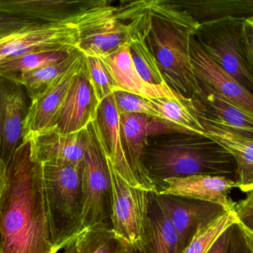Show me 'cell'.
<instances>
[{
	"instance_id": "obj_16",
	"label": "cell",
	"mask_w": 253,
	"mask_h": 253,
	"mask_svg": "<svg viewBox=\"0 0 253 253\" xmlns=\"http://www.w3.org/2000/svg\"><path fill=\"white\" fill-rule=\"evenodd\" d=\"M153 118L140 114L120 115L121 140L128 164L143 189L157 192L156 186L145 167V155L152 134Z\"/></svg>"
},
{
	"instance_id": "obj_22",
	"label": "cell",
	"mask_w": 253,
	"mask_h": 253,
	"mask_svg": "<svg viewBox=\"0 0 253 253\" xmlns=\"http://www.w3.org/2000/svg\"><path fill=\"white\" fill-rule=\"evenodd\" d=\"M32 157L39 162L65 161L81 165L85 153V131L62 134L57 128L30 140Z\"/></svg>"
},
{
	"instance_id": "obj_20",
	"label": "cell",
	"mask_w": 253,
	"mask_h": 253,
	"mask_svg": "<svg viewBox=\"0 0 253 253\" xmlns=\"http://www.w3.org/2000/svg\"><path fill=\"white\" fill-rule=\"evenodd\" d=\"M199 118L205 128L204 134L224 148L235 159L237 188L247 193L253 191V137Z\"/></svg>"
},
{
	"instance_id": "obj_10",
	"label": "cell",
	"mask_w": 253,
	"mask_h": 253,
	"mask_svg": "<svg viewBox=\"0 0 253 253\" xmlns=\"http://www.w3.org/2000/svg\"><path fill=\"white\" fill-rule=\"evenodd\" d=\"M88 1L1 0L0 35L29 26L76 18Z\"/></svg>"
},
{
	"instance_id": "obj_15",
	"label": "cell",
	"mask_w": 253,
	"mask_h": 253,
	"mask_svg": "<svg viewBox=\"0 0 253 253\" xmlns=\"http://www.w3.org/2000/svg\"><path fill=\"white\" fill-rule=\"evenodd\" d=\"M237 188L235 180L222 176L198 175L170 177L157 184V194L192 198L220 204L228 210H234L236 203L229 194Z\"/></svg>"
},
{
	"instance_id": "obj_18",
	"label": "cell",
	"mask_w": 253,
	"mask_h": 253,
	"mask_svg": "<svg viewBox=\"0 0 253 253\" xmlns=\"http://www.w3.org/2000/svg\"><path fill=\"white\" fill-rule=\"evenodd\" d=\"M197 79V78H196ZM198 81L199 117L247 137H253V113L237 106Z\"/></svg>"
},
{
	"instance_id": "obj_6",
	"label": "cell",
	"mask_w": 253,
	"mask_h": 253,
	"mask_svg": "<svg viewBox=\"0 0 253 253\" xmlns=\"http://www.w3.org/2000/svg\"><path fill=\"white\" fill-rule=\"evenodd\" d=\"M244 20L226 18L199 23L194 37L217 64L253 94V69L243 32Z\"/></svg>"
},
{
	"instance_id": "obj_34",
	"label": "cell",
	"mask_w": 253,
	"mask_h": 253,
	"mask_svg": "<svg viewBox=\"0 0 253 253\" xmlns=\"http://www.w3.org/2000/svg\"><path fill=\"white\" fill-rule=\"evenodd\" d=\"M243 32L249 61L253 69V17L244 20Z\"/></svg>"
},
{
	"instance_id": "obj_5",
	"label": "cell",
	"mask_w": 253,
	"mask_h": 253,
	"mask_svg": "<svg viewBox=\"0 0 253 253\" xmlns=\"http://www.w3.org/2000/svg\"><path fill=\"white\" fill-rule=\"evenodd\" d=\"M41 163L53 238L57 247L65 248L81 232L83 164L65 161Z\"/></svg>"
},
{
	"instance_id": "obj_33",
	"label": "cell",
	"mask_w": 253,
	"mask_h": 253,
	"mask_svg": "<svg viewBox=\"0 0 253 253\" xmlns=\"http://www.w3.org/2000/svg\"><path fill=\"white\" fill-rule=\"evenodd\" d=\"M229 253H249L238 223L232 227Z\"/></svg>"
},
{
	"instance_id": "obj_24",
	"label": "cell",
	"mask_w": 253,
	"mask_h": 253,
	"mask_svg": "<svg viewBox=\"0 0 253 253\" xmlns=\"http://www.w3.org/2000/svg\"><path fill=\"white\" fill-rule=\"evenodd\" d=\"M198 23L253 17V0H169Z\"/></svg>"
},
{
	"instance_id": "obj_19",
	"label": "cell",
	"mask_w": 253,
	"mask_h": 253,
	"mask_svg": "<svg viewBox=\"0 0 253 253\" xmlns=\"http://www.w3.org/2000/svg\"><path fill=\"white\" fill-rule=\"evenodd\" d=\"M95 124L106 155L110 158L117 171L130 184L143 188L136 179L124 152L121 140L120 114L115 106L113 96H109L100 103Z\"/></svg>"
},
{
	"instance_id": "obj_12",
	"label": "cell",
	"mask_w": 253,
	"mask_h": 253,
	"mask_svg": "<svg viewBox=\"0 0 253 253\" xmlns=\"http://www.w3.org/2000/svg\"><path fill=\"white\" fill-rule=\"evenodd\" d=\"M158 201L175 226L183 250L201 229L228 210L214 203L169 195H158Z\"/></svg>"
},
{
	"instance_id": "obj_1",
	"label": "cell",
	"mask_w": 253,
	"mask_h": 253,
	"mask_svg": "<svg viewBox=\"0 0 253 253\" xmlns=\"http://www.w3.org/2000/svg\"><path fill=\"white\" fill-rule=\"evenodd\" d=\"M0 253H57L45 201L42 163L23 139L8 165L0 163Z\"/></svg>"
},
{
	"instance_id": "obj_32",
	"label": "cell",
	"mask_w": 253,
	"mask_h": 253,
	"mask_svg": "<svg viewBox=\"0 0 253 253\" xmlns=\"http://www.w3.org/2000/svg\"><path fill=\"white\" fill-rule=\"evenodd\" d=\"M112 96L120 115L140 114L159 121V114L150 100L123 90L115 91Z\"/></svg>"
},
{
	"instance_id": "obj_40",
	"label": "cell",
	"mask_w": 253,
	"mask_h": 253,
	"mask_svg": "<svg viewBox=\"0 0 253 253\" xmlns=\"http://www.w3.org/2000/svg\"><path fill=\"white\" fill-rule=\"evenodd\" d=\"M133 251H134V250H131V249H128L126 251L124 252V253H132Z\"/></svg>"
},
{
	"instance_id": "obj_8",
	"label": "cell",
	"mask_w": 253,
	"mask_h": 253,
	"mask_svg": "<svg viewBox=\"0 0 253 253\" xmlns=\"http://www.w3.org/2000/svg\"><path fill=\"white\" fill-rule=\"evenodd\" d=\"M84 131L86 146L83 162L81 232L97 225L111 224V180L106 152L95 121Z\"/></svg>"
},
{
	"instance_id": "obj_3",
	"label": "cell",
	"mask_w": 253,
	"mask_h": 253,
	"mask_svg": "<svg viewBox=\"0 0 253 253\" xmlns=\"http://www.w3.org/2000/svg\"><path fill=\"white\" fill-rule=\"evenodd\" d=\"M149 46L171 90L186 98L199 91L190 60V40L199 23L169 0H152Z\"/></svg>"
},
{
	"instance_id": "obj_21",
	"label": "cell",
	"mask_w": 253,
	"mask_h": 253,
	"mask_svg": "<svg viewBox=\"0 0 253 253\" xmlns=\"http://www.w3.org/2000/svg\"><path fill=\"white\" fill-rule=\"evenodd\" d=\"M106 63L120 89L141 96L148 100L157 98L183 99L168 86L152 85L139 74L129 45L106 57H100Z\"/></svg>"
},
{
	"instance_id": "obj_13",
	"label": "cell",
	"mask_w": 253,
	"mask_h": 253,
	"mask_svg": "<svg viewBox=\"0 0 253 253\" xmlns=\"http://www.w3.org/2000/svg\"><path fill=\"white\" fill-rule=\"evenodd\" d=\"M24 87L1 78L0 87V163L8 165L23 138L26 111Z\"/></svg>"
},
{
	"instance_id": "obj_2",
	"label": "cell",
	"mask_w": 253,
	"mask_h": 253,
	"mask_svg": "<svg viewBox=\"0 0 253 253\" xmlns=\"http://www.w3.org/2000/svg\"><path fill=\"white\" fill-rule=\"evenodd\" d=\"M144 163L155 186L170 177L198 174L236 180L233 157L205 134L169 133L149 143Z\"/></svg>"
},
{
	"instance_id": "obj_9",
	"label": "cell",
	"mask_w": 253,
	"mask_h": 253,
	"mask_svg": "<svg viewBox=\"0 0 253 253\" xmlns=\"http://www.w3.org/2000/svg\"><path fill=\"white\" fill-rule=\"evenodd\" d=\"M78 16L72 20L29 26L0 35V63L33 53L79 49Z\"/></svg>"
},
{
	"instance_id": "obj_11",
	"label": "cell",
	"mask_w": 253,
	"mask_h": 253,
	"mask_svg": "<svg viewBox=\"0 0 253 253\" xmlns=\"http://www.w3.org/2000/svg\"><path fill=\"white\" fill-rule=\"evenodd\" d=\"M85 54L48 88L34 96L27 109L23 139L37 136L57 128L62 109L75 77L84 67Z\"/></svg>"
},
{
	"instance_id": "obj_23",
	"label": "cell",
	"mask_w": 253,
	"mask_h": 253,
	"mask_svg": "<svg viewBox=\"0 0 253 253\" xmlns=\"http://www.w3.org/2000/svg\"><path fill=\"white\" fill-rule=\"evenodd\" d=\"M183 252V246L175 226L158 201L156 192H150L147 238L140 253Z\"/></svg>"
},
{
	"instance_id": "obj_29",
	"label": "cell",
	"mask_w": 253,
	"mask_h": 253,
	"mask_svg": "<svg viewBox=\"0 0 253 253\" xmlns=\"http://www.w3.org/2000/svg\"><path fill=\"white\" fill-rule=\"evenodd\" d=\"M78 237L81 253H124L131 249L117 236L111 224L87 228Z\"/></svg>"
},
{
	"instance_id": "obj_27",
	"label": "cell",
	"mask_w": 253,
	"mask_h": 253,
	"mask_svg": "<svg viewBox=\"0 0 253 253\" xmlns=\"http://www.w3.org/2000/svg\"><path fill=\"white\" fill-rule=\"evenodd\" d=\"M84 55L79 49L74 51L70 57L60 63L49 65L23 74L15 82L21 84L31 98L43 91L57 81L65 72L70 69Z\"/></svg>"
},
{
	"instance_id": "obj_39",
	"label": "cell",
	"mask_w": 253,
	"mask_h": 253,
	"mask_svg": "<svg viewBox=\"0 0 253 253\" xmlns=\"http://www.w3.org/2000/svg\"><path fill=\"white\" fill-rule=\"evenodd\" d=\"M239 223L253 232V214L238 216Z\"/></svg>"
},
{
	"instance_id": "obj_7",
	"label": "cell",
	"mask_w": 253,
	"mask_h": 253,
	"mask_svg": "<svg viewBox=\"0 0 253 253\" xmlns=\"http://www.w3.org/2000/svg\"><path fill=\"white\" fill-rule=\"evenodd\" d=\"M106 159L110 174L112 230L126 245L141 253L147 238L150 192L130 184L107 155Z\"/></svg>"
},
{
	"instance_id": "obj_41",
	"label": "cell",
	"mask_w": 253,
	"mask_h": 253,
	"mask_svg": "<svg viewBox=\"0 0 253 253\" xmlns=\"http://www.w3.org/2000/svg\"><path fill=\"white\" fill-rule=\"evenodd\" d=\"M132 253H139V252L133 251Z\"/></svg>"
},
{
	"instance_id": "obj_30",
	"label": "cell",
	"mask_w": 253,
	"mask_h": 253,
	"mask_svg": "<svg viewBox=\"0 0 253 253\" xmlns=\"http://www.w3.org/2000/svg\"><path fill=\"white\" fill-rule=\"evenodd\" d=\"M239 222L235 210L226 211L200 230L183 253H207L217 238L231 226Z\"/></svg>"
},
{
	"instance_id": "obj_17",
	"label": "cell",
	"mask_w": 253,
	"mask_h": 253,
	"mask_svg": "<svg viewBox=\"0 0 253 253\" xmlns=\"http://www.w3.org/2000/svg\"><path fill=\"white\" fill-rule=\"evenodd\" d=\"M100 104L83 67L71 84L57 129L62 134L83 131L97 120Z\"/></svg>"
},
{
	"instance_id": "obj_4",
	"label": "cell",
	"mask_w": 253,
	"mask_h": 253,
	"mask_svg": "<svg viewBox=\"0 0 253 253\" xmlns=\"http://www.w3.org/2000/svg\"><path fill=\"white\" fill-rule=\"evenodd\" d=\"M152 0L88 1L77 19L79 50L85 56L106 57L128 46L131 30L150 9Z\"/></svg>"
},
{
	"instance_id": "obj_31",
	"label": "cell",
	"mask_w": 253,
	"mask_h": 253,
	"mask_svg": "<svg viewBox=\"0 0 253 253\" xmlns=\"http://www.w3.org/2000/svg\"><path fill=\"white\" fill-rule=\"evenodd\" d=\"M84 72L92 86L99 103L121 90L110 71L100 57L85 56Z\"/></svg>"
},
{
	"instance_id": "obj_26",
	"label": "cell",
	"mask_w": 253,
	"mask_h": 253,
	"mask_svg": "<svg viewBox=\"0 0 253 253\" xmlns=\"http://www.w3.org/2000/svg\"><path fill=\"white\" fill-rule=\"evenodd\" d=\"M160 115V121L177 132L205 134L194 98H157L150 100Z\"/></svg>"
},
{
	"instance_id": "obj_37",
	"label": "cell",
	"mask_w": 253,
	"mask_h": 253,
	"mask_svg": "<svg viewBox=\"0 0 253 253\" xmlns=\"http://www.w3.org/2000/svg\"><path fill=\"white\" fill-rule=\"evenodd\" d=\"M238 225H239L241 232H242L243 236H244L246 245H247V249H248L249 253H253V232L241 225L239 222H238Z\"/></svg>"
},
{
	"instance_id": "obj_36",
	"label": "cell",
	"mask_w": 253,
	"mask_h": 253,
	"mask_svg": "<svg viewBox=\"0 0 253 253\" xmlns=\"http://www.w3.org/2000/svg\"><path fill=\"white\" fill-rule=\"evenodd\" d=\"M235 210L238 216L253 214V191L248 192L243 201L236 203Z\"/></svg>"
},
{
	"instance_id": "obj_38",
	"label": "cell",
	"mask_w": 253,
	"mask_h": 253,
	"mask_svg": "<svg viewBox=\"0 0 253 253\" xmlns=\"http://www.w3.org/2000/svg\"><path fill=\"white\" fill-rule=\"evenodd\" d=\"M78 236L72 240V241L65 247L63 253H81V246Z\"/></svg>"
},
{
	"instance_id": "obj_28",
	"label": "cell",
	"mask_w": 253,
	"mask_h": 253,
	"mask_svg": "<svg viewBox=\"0 0 253 253\" xmlns=\"http://www.w3.org/2000/svg\"><path fill=\"white\" fill-rule=\"evenodd\" d=\"M73 52L54 51L26 54L0 63V76L14 81L23 74L31 71L60 63L69 58Z\"/></svg>"
},
{
	"instance_id": "obj_35",
	"label": "cell",
	"mask_w": 253,
	"mask_h": 253,
	"mask_svg": "<svg viewBox=\"0 0 253 253\" xmlns=\"http://www.w3.org/2000/svg\"><path fill=\"white\" fill-rule=\"evenodd\" d=\"M232 227L226 229L211 246L207 253H229Z\"/></svg>"
},
{
	"instance_id": "obj_14",
	"label": "cell",
	"mask_w": 253,
	"mask_h": 253,
	"mask_svg": "<svg viewBox=\"0 0 253 253\" xmlns=\"http://www.w3.org/2000/svg\"><path fill=\"white\" fill-rule=\"evenodd\" d=\"M194 35L190 40V60L197 79L219 95L253 113V94L217 64L203 50Z\"/></svg>"
},
{
	"instance_id": "obj_25",
	"label": "cell",
	"mask_w": 253,
	"mask_h": 253,
	"mask_svg": "<svg viewBox=\"0 0 253 253\" xmlns=\"http://www.w3.org/2000/svg\"><path fill=\"white\" fill-rule=\"evenodd\" d=\"M151 25L150 8L131 30L128 39L130 53L139 74L146 82L152 85L168 86L148 42Z\"/></svg>"
}]
</instances>
